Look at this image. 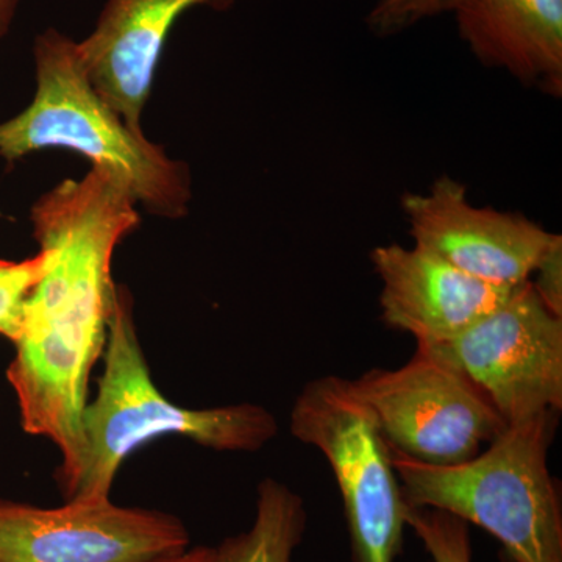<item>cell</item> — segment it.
<instances>
[{
    "label": "cell",
    "mask_w": 562,
    "mask_h": 562,
    "mask_svg": "<svg viewBox=\"0 0 562 562\" xmlns=\"http://www.w3.org/2000/svg\"><path fill=\"white\" fill-rule=\"evenodd\" d=\"M135 198L98 168L63 180L32 206L43 272L22 308L7 379L22 430L68 457L109 341L116 302L113 257L139 225Z\"/></svg>",
    "instance_id": "6da1fadb"
},
{
    "label": "cell",
    "mask_w": 562,
    "mask_h": 562,
    "mask_svg": "<svg viewBox=\"0 0 562 562\" xmlns=\"http://www.w3.org/2000/svg\"><path fill=\"white\" fill-rule=\"evenodd\" d=\"M102 360L98 392L55 472L65 502L109 501L124 461L160 438L179 436L214 452L255 453L279 432L273 414L255 403L194 409L166 397L151 379L125 286H117Z\"/></svg>",
    "instance_id": "7a4b0ae2"
},
{
    "label": "cell",
    "mask_w": 562,
    "mask_h": 562,
    "mask_svg": "<svg viewBox=\"0 0 562 562\" xmlns=\"http://www.w3.org/2000/svg\"><path fill=\"white\" fill-rule=\"evenodd\" d=\"M36 91L27 109L0 122V157L13 162L33 151L65 149L83 155L91 168L128 188L150 214L180 220L192 201L187 162L125 124L94 90L77 52V41L47 29L33 46Z\"/></svg>",
    "instance_id": "3957f363"
},
{
    "label": "cell",
    "mask_w": 562,
    "mask_h": 562,
    "mask_svg": "<svg viewBox=\"0 0 562 562\" xmlns=\"http://www.w3.org/2000/svg\"><path fill=\"white\" fill-rule=\"evenodd\" d=\"M557 420L558 413H542L506 425L460 464H427L391 449L403 501L483 528L514 562H562L560 487L549 469Z\"/></svg>",
    "instance_id": "277c9868"
},
{
    "label": "cell",
    "mask_w": 562,
    "mask_h": 562,
    "mask_svg": "<svg viewBox=\"0 0 562 562\" xmlns=\"http://www.w3.org/2000/svg\"><path fill=\"white\" fill-rule=\"evenodd\" d=\"M290 430L330 465L355 562H395L402 552L406 503L390 443L350 380L325 375L306 383L292 405Z\"/></svg>",
    "instance_id": "5b68a950"
},
{
    "label": "cell",
    "mask_w": 562,
    "mask_h": 562,
    "mask_svg": "<svg viewBox=\"0 0 562 562\" xmlns=\"http://www.w3.org/2000/svg\"><path fill=\"white\" fill-rule=\"evenodd\" d=\"M350 384L391 449L427 464L471 460L506 427L479 387L424 344L402 368L372 369Z\"/></svg>",
    "instance_id": "8992f818"
},
{
    "label": "cell",
    "mask_w": 562,
    "mask_h": 562,
    "mask_svg": "<svg viewBox=\"0 0 562 562\" xmlns=\"http://www.w3.org/2000/svg\"><path fill=\"white\" fill-rule=\"evenodd\" d=\"M439 351L490 401L506 425L562 409V317L530 281Z\"/></svg>",
    "instance_id": "52a82bcc"
},
{
    "label": "cell",
    "mask_w": 562,
    "mask_h": 562,
    "mask_svg": "<svg viewBox=\"0 0 562 562\" xmlns=\"http://www.w3.org/2000/svg\"><path fill=\"white\" fill-rule=\"evenodd\" d=\"M190 547L171 513L111 498L57 508L0 498V562H154Z\"/></svg>",
    "instance_id": "ba28073f"
},
{
    "label": "cell",
    "mask_w": 562,
    "mask_h": 562,
    "mask_svg": "<svg viewBox=\"0 0 562 562\" xmlns=\"http://www.w3.org/2000/svg\"><path fill=\"white\" fill-rule=\"evenodd\" d=\"M401 203L414 246L501 286L530 281L557 238L524 214L473 205L468 188L449 176L432 181L428 191L406 192Z\"/></svg>",
    "instance_id": "9c48e42d"
},
{
    "label": "cell",
    "mask_w": 562,
    "mask_h": 562,
    "mask_svg": "<svg viewBox=\"0 0 562 562\" xmlns=\"http://www.w3.org/2000/svg\"><path fill=\"white\" fill-rule=\"evenodd\" d=\"M371 262L382 283L379 302L384 325L408 333L417 344L450 341L519 288L475 279L414 244L375 247Z\"/></svg>",
    "instance_id": "30bf717a"
},
{
    "label": "cell",
    "mask_w": 562,
    "mask_h": 562,
    "mask_svg": "<svg viewBox=\"0 0 562 562\" xmlns=\"http://www.w3.org/2000/svg\"><path fill=\"white\" fill-rule=\"evenodd\" d=\"M236 0H106L95 27L77 41L81 65L94 90L125 121L143 132L161 54L176 22L203 7L231 10Z\"/></svg>",
    "instance_id": "8fae6325"
},
{
    "label": "cell",
    "mask_w": 562,
    "mask_h": 562,
    "mask_svg": "<svg viewBox=\"0 0 562 562\" xmlns=\"http://www.w3.org/2000/svg\"><path fill=\"white\" fill-rule=\"evenodd\" d=\"M458 33L473 57L562 95V0H461Z\"/></svg>",
    "instance_id": "7c38bea8"
},
{
    "label": "cell",
    "mask_w": 562,
    "mask_h": 562,
    "mask_svg": "<svg viewBox=\"0 0 562 562\" xmlns=\"http://www.w3.org/2000/svg\"><path fill=\"white\" fill-rule=\"evenodd\" d=\"M306 524L301 495L279 480L265 479L258 484L254 524L213 547V562H294Z\"/></svg>",
    "instance_id": "4fadbf2b"
},
{
    "label": "cell",
    "mask_w": 562,
    "mask_h": 562,
    "mask_svg": "<svg viewBox=\"0 0 562 562\" xmlns=\"http://www.w3.org/2000/svg\"><path fill=\"white\" fill-rule=\"evenodd\" d=\"M405 524L435 562H472L469 524L453 514L406 505Z\"/></svg>",
    "instance_id": "5bb4252c"
},
{
    "label": "cell",
    "mask_w": 562,
    "mask_h": 562,
    "mask_svg": "<svg viewBox=\"0 0 562 562\" xmlns=\"http://www.w3.org/2000/svg\"><path fill=\"white\" fill-rule=\"evenodd\" d=\"M43 272V255L21 261L0 260V336L13 341L20 331L25 299Z\"/></svg>",
    "instance_id": "9a60e30c"
},
{
    "label": "cell",
    "mask_w": 562,
    "mask_h": 562,
    "mask_svg": "<svg viewBox=\"0 0 562 562\" xmlns=\"http://www.w3.org/2000/svg\"><path fill=\"white\" fill-rule=\"evenodd\" d=\"M461 0H379L369 11V31L380 38L408 31L443 13H453Z\"/></svg>",
    "instance_id": "2e32d148"
},
{
    "label": "cell",
    "mask_w": 562,
    "mask_h": 562,
    "mask_svg": "<svg viewBox=\"0 0 562 562\" xmlns=\"http://www.w3.org/2000/svg\"><path fill=\"white\" fill-rule=\"evenodd\" d=\"M530 284L539 301L553 314L562 317V236L557 235L542 255L530 277Z\"/></svg>",
    "instance_id": "e0dca14e"
},
{
    "label": "cell",
    "mask_w": 562,
    "mask_h": 562,
    "mask_svg": "<svg viewBox=\"0 0 562 562\" xmlns=\"http://www.w3.org/2000/svg\"><path fill=\"white\" fill-rule=\"evenodd\" d=\"M213 547H190L184 552L172 554L154 562H213Z\"/></svg>",
    "instance_id": "ac0fdd59"
},
{
    "label": "cell",
    "mask_w": 562,
    "mask_h": 562,
    "mask_svg": "<svg viewBox=\"0 0 562 562\" xmlns=\"http://www.w3.org/2000/svg\"><path fill=\"white\" fill-rule=\"evenodd\" d=\"M21 0H0V40L9 33Z\"/></svg>",
    "instance_id": "d6986e66"
}]
</instances>
